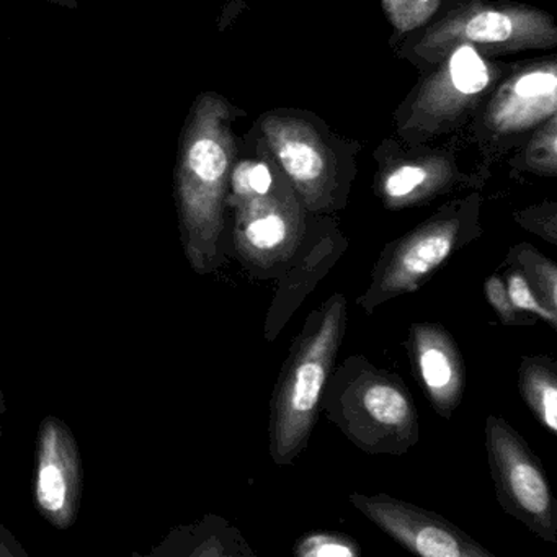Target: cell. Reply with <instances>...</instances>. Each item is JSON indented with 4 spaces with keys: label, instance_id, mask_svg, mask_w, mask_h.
Listing matches in <instances>:
<instances>
[{
    "label": "cell",
    "instance_id": "ffe728a7",
    "mask_svg": "<svg viewBox=\"0 0 557 557\" xmlns=\"http://www.w3.org/2000/svg\"><path fill=\"white\" fill-rule=\"evenodd\" d=\"M293 554L296 557H358L361 546L348 534L311 531L296 541Z\"/></svg>",
    "mask_w": 557,
    "mask_h": 557
},
{
    "label": "cell",
    "instance_id": "44dd1931",
    "mask_svg": "<svg viewBox=\"0 0 557 557\" xmlns=\"http://www.w3.org/2000/svg\"><path fill=\"white\" fill-rule=\"evenodd\" d=\"M505 288H507L508 298L517 311L523 314L533 315L534 319L546 322L550 329H557V311L547 308L536 293L528 285L520 270L513 267H505L504 273Z\"/></svg>",
    "mask_w": 557,
    "mask_h": 557
},
{
    "label": "cell",
    "instance_id": "9a60e30c",
    "mask_svg": "<svg viewBox=\"0 0 557 557\" xmlns=\"http://www.w3.org/2000/svg\"><path fill=\"white\" fill-rule=\"evenodd\" d=\"M455 185V172L440 159L407 162L381 175L377 190L384 207L389 210L417 207L445 194Z\"/></svg>",
    "mask_w": 557,
    "mask_h": 557
},
{
    "label": "cell",
    "instance_id": "8992f818",
    "mask_svg": "<svg viewBox=\"0 0 557 557\" xmlns=\"http://www.w3.org/2000/svg\"><path fill=\"white\" fill-rule=\"evenodd\" d=\"M484 430L488 471L502 510L541 540L556 544L557 502L543 462L502 417L491 413Z\"/></svg>",
    "mask_w": 557,
    "mask_h": 557
},
{
    "label": "cell",
    "instance_id": "ba28073f",
    "mask_svg": "<svg viewBox=\"0 0 557 557\" xmlns=\"http://www.w3.org/2000/svg\"><path fill=\"white\" fill-rule=\"evenodd\" d=\"M557 41L547 14L513 5H474L436 25L420 45L423 57H443L459 44L500 50L549 48Z\"/></svg>",
    "mask_w": 557,
    "mask_h": 557
},
{
    "label": "cell",
    "instance_id": "ac0fdd59",
    "mask_svg": "<svg viewBox=\"0 0 557 557\" xmlns=\"http://www.w3.org/2000/svg\"><path fill=\"white\" fill-rule=\"evenodd\" d=\"M504 267L520 270L528 285L547 308L557 311V267L553 260L528 243L517 244L508 250Z\"/></svg>",
    "mask_w": 557,
    "mask_h": 557
},
{
    "label": "cell",
    "instance_id": "5b68a950",
    "mask_svg": "<svg viewBox=\"0 0 557 557\" xmlns=\"http://www.w3.org/2000/svg\"><path fill=\"white\" fill-rule=\"evenodd\" d=\"M231 250L250 278L275 282L305 239L311 213L280 171L272 190L234 201Z\"/></svg>",
    "mask_w": 557,
    "mask_h": 557
},
{
    "label": "cell",
    "instance_id": "277c9868",
    "mask_svg": "<svg viewBox=\"0 0 557 557\" xmlns=\"http://www.w3.org/2000/svg\"><path fill=\"white\" fill-rule=\"evenodd\" d=\"M481 234L478 198L446 205L410 233L384 246L371 270L370 285L357 298L358 308L370 315L387 301L416 293L446 260Z\"/></svg>",
    "mask_w": 557,
    "mask_h": 557
},
{
    "label": "cell",
    "instance_id": "3957f363",
    "mask_svg": "<svg viewBox=\"0 0 557 557\" xmlns=\"http://www.w3.org/2000/svg\"><path fill=\"white\" fill-rule=\"evenodd\" d=\"M321 412L367 455L403 456L420 440L419 412L403 377L363 355L334 367Z\"/></svg>",
    "mask_w": 557,
    "mask_h": 557
},
{
    "label": "cell",
    "instance_id": "7a4b0ae2",
    "mask_svg": "<svg viewBox=\"0 0 557 557\" xmlns=\"http://www.w3.org/2000/svg\"><path fill=\"white\" fill-rule=\"evenodd\" d=\"M347 324V296L334 293L309 312L292 342L270 399L269 453L280 468L292 466L308 448Z\"/></svg>",
    "mask_w": 557,
    "mask_h": 557
},
{
    "label": "cell",
    "instance_id": "4316f807",
    "mask_svg": "<svg viewBox=\"0 0 557 557\" xmlns=\"http://www.w3.org/2000/svg\"><path fill=\"white\" fill-rule=\"evenodd\" d=\"M0 413H2V394H0Z\"/></svg>",
    "mask_w": 557,
    "mask_h": 557
},
{
    "label": "cell",
    "instance_id": "6da1fadb",
    "mask_svg": "<svg viewBox=\"0 0 557 557\" xmlns=\"http://www.w3.org/2000/svg\"><path fill=\"white\" fill-rule=\"evenodd\" d=\"M234 159L231 106L218 94H201L182 129L175 165L182 246L200 275L216 272L233 253L224 210Z\"/></svg>",
    "mask_w": 557,
    "mask_h": 557
},
{
    "label": "cell",
    "instance_id": "484cf974",
    "mask_svg": "<svg viewBox=\"0 0 557 557\" xmlns=\"http://www.w3.org/2000/svg\"><path fill=\"white\" fill-rule=\"evenodd\" d=\"M47 2L53 5H60V8L71 9V11H76V9H79L83 0H47Z\"/></svg>",
    "mask_w": 557,
    "mask_h": 557
},
{
    "label": "cell",
    "instance_id": "7c38bea8",
    "mask_svg": "<svg viewBox=\"0 0 557 557\" xmlns=\"http://www.w3.org/2000/svg\"><path fill=\"white\" fill-rule=\"evenodd\" d=\"M491 83V67L474 45H456L445 64L423 84L404 129L433 132L442 128L462 115Z\"/></svg>",
    "mask_w": 557,
    "mask_h": 557
},
{
    "label": "cell",
    "instance_id": "4fadbf2b",
    "mask_svg": "<svg viewBox=\"0 0 557 557\" xmlns=\"http://www.w3.org/2000/svg\"><path fill=\"white\" fill-rule=\"evenodd\" d=\"M412 373L430 406L449 420L465 397L466 368L455 337L440 322H413L406 338Z\"/></svg>",
    "mask_w": 557,
    "mask_h": 557
},
{
    "label": "cell",
    "instance_id": "5bb4252c",
    "mask_svg": "<svg viewBox=\"0 0 557 557\" xmlns=\"http://www.w3.org/2000/svg\"><path fill=\"white\" fill-rule=\"evenodd\" d=\"M556 64H543L505 84L491 103L487 120L495 132H523L556 116Z\"/></svg>",
    "mask_w": 557,
    "mask_h": 557
},
{
    "label": "cell",
    "instance_id": "52a82bcc",
    "mask_svg": "<svg viewBox=\"0 0 557 557\" xmlns=\"http://www.w3.org/2000/svg\"><path fill=\"white\" fill-rule=\"evenodd\" d=\"M262 132L276 165L308 213L329 214L345 207L335 159L308 123L270 115L262 122Z\"/></svg>",
    "mask_w": 557,
    "mask_h": 557
},
{
    "label": "cell",
    "instance_id": "cb8c5ba5",
    "mask_svg": "<svg viewBox=\"0 0 557 557\" xmlns=\"http://www.w3.org/2000/svg\"><path fill=\"white\" fill-rule=\"evenodd\" d=\"M517 223L530 233L536 234L541 239L547 240L550 246H557L556 210L550 208L547 213L543 210H528L517 214Z\"/></svg>",
    "mask_w": 557,
    "mask_h": 557
},
{
    "label": "cell",
    "instance_id": "d6986e66",
    "mask_svg": "<svg viewBox=\"0 0 557 557\" xmlns=\"http://www.w3.org/2000/svg\"><path fill=\"white\" fill-rule=\"evenodd\" d=\"M278 175V165L273 162L253 161V159L240 161L239 164L233 165L231 171L226 205L269 194Z\"/></svg>",
    "mask_w": 557,
    "mask_h": 557
},
{
    "label": "cell",
    "instance_id": "30bf717a",
    "mask_svg": "<svg viewBox=\"0 0 557 557\" xmlns=\"http://www.w3.org/2000/svg\"><path fill=\"white\" fill-rule=\"evenodd\" d=\"M347 249L348 240L337 224L325 220L322 214L311 213L301 246L282 275L275 280V293L267 309L263 324L265 341L275 342L278 338L305 299L334 269Z\"/></svg>",
    "mask_w": 557,
    "mask_h": 557
},
{
    "label": "cell",
    "instance_id": "e0dca14e",
    "mask_svg": "<svg viewBox=\"0 0 557 557\" xmlns=\"http://www.w3.org/2000/svg\"><path fill=\"white\" fill-rule=\"evenodd\" d=\"M518 391L534 419L557 433V361L549 355L521 357L518 367Z\"/></svg>",
    "mask_w": 557,
    "mask_h": 557
},
{
    "label": "cell",
    "instance_id": "603a6c76",
    "mask_svg": "<svg viewBox=\"0 0 557 557\" xmlns=\"http://www.w3.org/2000/svg\"><path fill=\"white\" fill-rule=\"evenodd\" d=\"M484 293L488 306L494 309L502 324L510 325V327L536 324L537 319H534L533 315L523 314L513 308L508 298L507 288H505L504 276L497 275V273L488 275L484 282Z\"/></svg>",
    "mask_w": 557,
    "mask_h": 557
},
{
    "label": "cell",
    "instance_id": "7402d4cb",
    "mask_svg": "<svg viewBox=\"0 0 557 557\" xmlns=\"http://www.w3.org/2000/svg\"><path fill=\"white\" fill-rule=\"evenodd\" d=\"M383 5L394 27L406 34L426 24L438 11L440 0H383Z\"/></svg>",
    "mask_w": 557,
    "mask_h": 557
},
{
    "label": "cell",
    "instance_id": "8fae6325",
    "mask_svg": "<svg viewBox=\"0 0 557 557\" xmlns=\"http://www.w3.org/2000/svg\"><path fill=\"white\" fill-rule=\"evenodd\" d=\"M83 478V461L73 432L57 417H47L38 433L35 502L54 528L67 530L77 520Z\"/></svg>",
    "mask_w": 557,
    "mask_h": 557
},
{
    "label": "cell",
    "instance_id": "d4e9b609",
    "mask_svg": "<svg viewBox=\"0 0 557 557\" xmlns=\"http://www.w3.org/2000/svg\"><path fill=\"white\" fill-rule=\"evenodd\" d=\"M24 549L18 546L15 537L0 523V557L24 556Z\"/></svg>",
    "mask_w": 557,
    "mask_h": 557
},
{
    "label": "cell",
    "instance_id": "2e32d148",
    "mask_svg": "<svg viewBox=\"0 0 557 557\" xmlns=\"http://www.w3.org/2000/svg\"><path fill=\"white\" fill-rule=\"evenodd\" d=\"M159 554L191 557H253L252 547L237 528L221 517L203 518L200 523L178 528L162 543Z\"/></svg>",
    "mask_w": 557,
    "mask_h": 557
},
{
    "label": "cell",
    "instance_id": "9c48e42d",
    "mask_svg": "<svg viewBox=\"0 0 557 557\" xmlns=\"http://www.w3.org/2000/svg\"><path fill=\"white\" fill-rule=\"evenodd\" d=\"M348 502L409 553L422 557H495L465 530L435 511L386 492H354Z\"/></svg>",
    "mask_w": 557,
    "mask_h": 557
}]
</instances>
